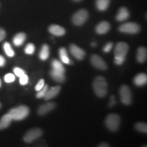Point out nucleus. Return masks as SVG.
<instances>
[{"instance_id": "nucleus-1", "label": "nucleus", "mask_w": 147, "mask_h": 147, "mask_svg": "<svg viewBox=\"0 0 147 147\" xmlns=\"http://www.w3.org/2000/svg\"><path fill=\"white\" fill-rule=\"evenodd\" d=\"M93 90L95 95L99 97H105L108 93V83L105 78L97 76L95 78L93 84Z\"/></svg>"}, {"instance_id": "nucleus-2", "label": "nucleus", "mask_w": 147, "mask_h": 147, "mask_svg": "<svg viewBox=\"0 0 147 147\" xmlns=\"http://www.w3.org/2000/svg\"><path fill=\"white\" fill-rule=\"evenodd\" d=\"M12 120L21 121L27 118L29 114V108L27 106L21 105L18 107L12 108L9 111Z\"/></svg>"}, {"instance_id": "nucleus-3", "label": "nucleus", "mask_w": 147, "mask_h": 147, "mask_svg": "<svg viewBox=\"0 0 147 147\" xmlns=\"http://www.w3.org/2000/svg\"><path fill=\"white\" fill-rule=\"evenodd\" d=\"M106 126L111 131H117L121 124V118L117 114H110L105 120Z\"/></svg>"}, {"instance_id": "nucleus-4", "label": "nucleus", "mask_w": 147, "mask_h": 147, "mask_svg": "<svg viewBox=\"0 0 147 147\" xmlns=\"http://www.w3.org/2000/svg\"><path fill=\"white\" fill-rule=\"evenodd\" d=\"M119 32L124 34H136L140 31V26L136 23L129 22L123 23L119 27Z\"/></svg>"}, {"instance_id": "nucleus-5", "label": "nucleus", "mask_w": 147, "mask_h": 147, "mask_svg": "<svg viewBox=\"0 0 147 147\" xmlns=\"http://www.w3.org/2000/svg\"><path fill=\"white\" fill-rule=\"evenodd\" d=\"M89 18V12L84 9H81L74 14L72 16V23L76 26H81L87 21Z\"/></svg>"}, {"instance_id": "nucleus-6", "label": "nucleus", "mask_w": 147, "mask_h": 147, "mask_svg": "<svg viewBox=\"0 0 147 147\" xmlns=\"http://www.w3.org/2000/svg\"><path fill=\"white\" fill-rule=\"evenodd\" d=\"M121 101L125 105H130L132 102L131 91L128 86L123 84L119 90Z\"/></svg>"}, {"instance_id": "nucleus-7", "label": "nucleus", "mask_w": 147, "mask_h": 147, "mask_svg": "<svg viewBox=\"0 0 147 147\" xmlns=\"http://www.w3.org/2000/svg\"><path fill=\"white\" fill-rule=\"evenodd\" d=\"M42 134H43L42 130L40 129V128L32 129L25 134V135L23 137V140L25 142L32 143L36 139L41 137Z\"/></svg>"}, {"instance_id": "nucleus-8", "label": "nucleus", "mask_w": 147, "mask_h": 147, "mask_svg": "<svg viewBox=\"0 0 147 147\" xmlns=\"http://www.w3.org/2000/svg\"><path fill=\"white\" fill-rule=\"evenodd\" d=\"M91 63L93 67L101 70H106L108 68L107 64L104 61V60L97 55H92L91 57Z\"/></svg>"}, {"instance_id": "nucleus-9", "label": "nucleus", "mask_w": 147, "mask_h": 147, "mask_svg": "<svg viewBox=\"0 0 147 147\" xmlns=\"http://www.w3.org/2000/svg\"><path fill=\"white\" fill-rule=\"evenodd\" d=\"M129 51V46L125 42H118L115 49V57H121L126 58Z\"/></svg>"}, {"instance_id": "nucleus-10", "label": "nucleus", "mask_w": 147, "mask_h": 147, "mask_svg": "<svg viewBox=\"0 0 147 147\" xmlns=\"http://www.w3.org/2000/svg\"><path fill=\"white\" fill-rule=\"evenodd\" d=\"M56 108V104L54 102H48L46 104H42L38 108V113L40 116H43L50 113L53 110Z\"/></svg>"}, {"instance_id": "nucleus-11", "label": "nucleus", "mask_w": 147, "mask_h": 147, "mask_svg": "<svg viewBox=\"0 0 147 147\" xmlns=\"http://www.w3.org/2000/svg\"><path fill=\"white\" fill-rule=\"evenodd\" d=\"M69 51L71 54L75 58L78 60H82L85 56V52L84 51L80 49V47L75 45H71L69 47Z\"/></svg>"}, {"instance_id": "nucleus-12", "label": "nucleus", "mask_w": 147, "mask_h": 147, "mask_svg": "<svg viewBox=\"0 0 147 147\" xmlns=\"http://www.w3.org/2000/svg\"><path fill=\"white\" fill-rule=\"evenodd\" d=\"M50 75L55 81L59 82V83L64 82L66 80L65 72H62V71L56 70V69H51V71H50Z\"/></svg>"}, {"instance_id": "nucleus-13", "label": "nucleus", "mask_w": 147, "mask_h": 147, "mask_svg": "<svg viewBox=\"0 0 147 147\" xmlns=\"http://www.w3.org/2000/svg\"><path fill=\"white\" fill-rule=\"evenodd\" d=\"M61 89V87L60 86H55V87H51L50 89L48 88L47 93H46L44 98H45V100H49L54 98L59 93Z\"/></svg>"}, {"instance_id": "nucleus-14", "label": "nucleus", "mask_w": 147, "mask_h": 147, "mask_svg": "<svg viewBox=\"0 0 147 147\" xmlns=\"http://www.w3.org/2000/svg\"><path fill=\"white\" fill-rule=\"evenodd\" d=\"M49 31L52 35L56 36H63L65 34V29L58 25H51L49 27Z\"/></svg>"}, {"instance_id": "nucleus-15", "label": "nucleus", "mask_w": 147, "mask_h": 147, "mask_svg": "<svg viewBox=\"0 0 147 147\" xmlns=\"http://www.w3.org/2000/svg\"><path fill=\"white\" fill-rule=\"evenodd\" d=\"M110 29V24L107 21H102L95 27V32L98 34H105L109 32Z\"/></svg>"}, {"instance_id": "nucleus-16", "label": "nucleus", "mask_w": 147, "mask_h": 147, "mask_svg": "<svg viewBox=\"0 0 147 147\" xmlns=\"http://www.w3.org/2000/svg\"><path fill=\"white\" fill-rule=\"evenodd\" d=\"M129 17V12L127 8H126L125 7H121L119 8L118 13L116 16V20L117 21L122 22L126 21L127 19H128Z\"/></svg>"}, {"instance_id": "nucleus-17", "label": "nucleus", "mask_w": 147, "mask_h": 147, "mask_svg": "<svg viewBox=\"0 0 147 147\" xmlns=\"http://www.w3.org/2000/svg\"><path fill=\"white\" fill-rule=\"evenodd\" d=\"M134 82L138 87L144 86L147 82V76L144 73H140L134 78Z\"/></svg>"}, {"instance_id": "nucleus-18", "label": "nucleus", "mask_w": 147, "mask_h": 147, "mask_svg": "<svg viewBox=\"0 0 147 147\" xmlns=\"http://www.w3.org/2000/svg\"><path fill=\"white\" fill-rule=\"evenodd\" d=\"M147 57V51L146 48L140 47L137 50V55H136V59L138 62L139 63H144L146 60Z\"/></svg>"}, {"instance_id": "nucleus-19", "label": "nucleus", "mask_w": 147, "mask_h": 147, "mask_svg": "<svg viewBox=\"0 0 147 147\" xmlns=\"http://www.w3.org/2000/svg\"><path fill=\"white\" fill-rule=\"evenodd\" d=\"M12 121V118L9 113L5 114L0 119V130L4 129L10 125Z\"/></svg>"}, {"instance_id": "nucleus-20", "label": "nucleus", "mask_w": 147, "mask_h": 147, "mask_svg": "<svg viewBox=\"0 0 147 147\" xmlns=\"http://www.w3.org/2000/svg\"><path fill=\"white\" fill-rule=\"evenodd\" d=\"M26 38L27 36L25 33H18L13 38V44L16 47H20L23 45Z\"/></svg>"}, {"instance_id": "nucleus-21", "label": "nucleus", "mask_w": 147, "mask_h": 147, "mask_svg": "<svg viewBox=\"0 0 147 147\" xmlns=\"http://www.w3.org/2000/svg\"><path fill=\"white\" fill-rule=\"evenodd\" d=\"M110 0H96L95 1V6L100 11H105L109 7Z\"/></svg>"}, {"instance_id": "nucleus-22", "label": "nucleus", "mask_w": 147, "mask_h": 147, "mask_svg": "<svg viewBox=\"0 0 147 147\" xmlns=\"http://www.w3.org/2000/svg\"><path fill=\"white\" fill-rule=\"evenodd\" d=\"M49 55H50V49L49 47L47 45H44L42 47L41 50L39 53V57L41 60L45 61L48 59L49 57Z\"/></svg>"}, {"instance_id": "nucleus-23", "label": "nucleus", "mask_w": 147, "mask_h": 147, "mask_svg": "<svg viewBox=\"0 0 147 147\" xmlns=\"http://www.w3.org/2000/svg\"><path fill=\"white\" fill-rule=\"evenodd\" d=\"M59 56H60V59L61 60V61L63 62V63L65 64H71L72 62L71 61L70 59H69L68 56H67V51L65 48L62 47L61 48L59 51Z\"/></svg>"}, {"instance_id": "nucleus-24", "label": "nucleus", "mask_w": 147, "mask_h": 147, "mask_svg": "<svg viewBox=\"0 0 147 147\" xmlns=\"http://www.w3.org/2000/svg\"><path fill=\"white\" fill-rule=\"evenodd\" d=\"M51 65H52L53 69H56V70L62 71V72H65V67L61 62L57 59H53L51 61Z\"/></svg>"}, {"instance_id": "nucleus-25", "label": "nucleus", "mask_w": 147, "mask_h": 147, "mask_svg": "<svg viewBox=\"0 0 147 147\" xmlns=\"http://www.w3.org/2000/svg\"><path fill=\"white\" fill-rule=\"evenodd\" d=\"M3 47L7 56H8L9 57H12L14 56L15 53H14V51L13 49H12V48L11 47L10 44L9 43V42H5V43L3 44Z\"/></svg>"}, {"instance_id": "nucleus-26", "label": "nucleus", "mask_w": 147, "mask_h": 147, "mask_svg": "<svg viewBox=\"0 0 147 147\" xmlns=\"http://www.w3.org/2000/svg\"><path fill=\"white\" fill-rule=\"evenodd\" d=\"M135 128L137 131L142 133L146 134L147 133V125L145 123L138 122L135 125Z\"/></svg>"}, {"instance_id": "nucleus-27", "label": "nucleus", "mask_w": 147, "mask_h": 147, "mask_svg": "<svg viewBox=\"0 0 147 147\" xmlns=\"http://www.w3.org/2000/svg\"><path fill=\"white\" fill-rule=\"evenodd\" d=\"M35 46L34 44L29 43L25 48V53L27 55H32L35 52Z\"/></svg>"}, {"instance_id": "nucleus-28", "label": "nucleus", "mask_w": 147, "mask_h": 147, "mask_svg": "<svg viewBox=\"0 0 147 147\" xmlns=\"http://www.w3.org/2000/svg\"><path fill=\"white\" fill-rule=\"evenodd\" d=\"M48 88H49V85L48 84H46V85L44 86V87L40 91H38V93L36 94L37 98H42V97H45Z\"/></svg>"}, {"instance_id": "nucleus-29", "label": "nucleus", "mask_w": 147, "mask_h": 147, "mask_svg": "<svg viewBox=\"0 0 147 147\" xmlns=\"http://www.w3.org/2000/svg\"><path fill=\"white\" fill-rule=\"evenodd\" d=\"M4 80L5 82H7V83H10V82H14V80H15V76H14L13 74H5L4 76Z\"/></svg>"}, {"instance_id": "nucleus-30", "label": "nucleus", "mask_w": 147, "mask_h": 147, "mask_svg": "<svg viewBox=\"0 0 147 147\" xmlns=\"http://www.w3.org/2000/svg\"><path fill=\"white\" fill-rule=\"evenodd\" d=\"M19 78H20L19 82L21 85H25V84L28 83L29 78H28V76H27L26 74H24L20 76Z\"/></svg>"}, {"instance_id": "nucleus-31", "label": "nucleus", "mask_w": 147, "mask_h": 147, "mask_svg": "<svg viewBox=\"0 0 147 147\" xmlns=\"http://www.w3.org/2000/svg\"><path fill=\"white\" fill-rule=\"evenodd\" d=\"M45 85V80H44V79H40L39 82H38V84H36V87H35V89H36V91H39L44 87V86Z\"/></svg>"}, {"instance_id": "nucleus-32", "label": "nucleus", "mask_w": 147, "mask_h": 147, "mask_svg": "<svg viewBox=\"0 0 147 147\" xmlns=\"http://www.w3.org/2000/svg\"><path fill=\"white\" fill-rule=\"evenodd\" d=\"M13 71H14V74L18 77H20L23 74H25V71H24L23 69L20 68V67H14V68L13 69Z\"/></svg>"}, {"instance_id": "nucleus-33", "label": "nucleus", "mask_w": 147, "mask_h": 147, "mask_svg": "<svg viewBox=\"0 0 147 147\" xmlns=\"http://www.w3.org/2000/svg\"><path fill=\"white\" fill-rule=\"evenodd\" d=\"M125 58L121 57H115V63L116 65H121L124 63Z\"/></svg>"}, {"instance_id": "nucleus-34", "label": "nucleus", "mask_w": 147, "mask_h": 147, "mask_svg": "<svg viewBox=\"0 0 147 147\" xmlns=\"http://www.w3.org/2000/svg\"><path fill=\"white\" fill-rule=\"evenodd\" d=\"M113 47V43L112 42H108V44L104 46V47L103 48V51H104V53H109L110 51L112 50Z\"/></svg>"}, {"instance_id": "nucleus-35", "label": "nucleus", "mask_w": 147, "mask_h": 147, "mask_svg": "<svg viewBox=\"0 0 147 147\" xmlns=\"http://www.w3.org/2000/svg\"><path fill=\"white\" fill-rule=\"evenodd\" d=\"M5 36H6L5 31L3 28H0V42H2L5 39Z\"/></svg>"}, {"instance_id": "nucleus-36", "label": "nucleus", "mask_w": 147, "mask_h": 147, "mask_svg": "<svg viewBox=\"0 0 147 147\" xmlns=\"http://www.w3.org/2000/svg\"><path fill=\"white\" fill-rule=\"evenodd\" d=\"M5 64V59L2 55H0V67H3Z\"/></svg>"}, {"instance_id": "nucleus-37", "label": "nucleus", "mask_w": 147, "mask_h": 147, "mask_svg": "<svg viewBox=\"0 0 147 147\" xmlns=\"http://www.w3.org/2000/svg\"><path fill=\"white\" fill-rule=\"evenodd\" d=\"M116 103L117 102H116L115 100H110V103H109V106L110 107H113L114 105H115Z\"/></svg>"}, {"instance_id": "nucleus-38", "label": "nucleus", "mask_w": 147, "mask_h": 147, "mask_svg": "<svg viewBox=\"0 0 147 147\" xmlns=\"http://www.w3.org/2000/svg\"><path fill=\"white\" fill-rule=\"evenodd\" d=\"M99 146L100 147H108L110 146L107 144V143H101V144L99 145Z\"/></svg>"}, {"instance_id": "nucleus-39", "label": "nucleus", "mask_w": 147, "mask_h": 147, "mask_svg": "<svg viewBox=\"0 0 147 147\" xmlns=\"http://www.w3.org/2000/svg\"><path fill=\"white\" fill-rule=\"evenodd\" d=\"M96 45H97V44L95 43V42H92V43H91V46L93 47H95Z\"/></svg>"}, {"instance_id": "nucleus-40", "label": "nucleus", "mask_w": 147, "mask_h": 147, "mask_svg": "<svg viewBox=\"0 0 147 147\" xmlns=\"http://www.w3.org/2000/svg\"><path fill=\"white\" fill-rule=\"evenodd\" d=\"M115 95H112V96L110 97V100H115Z\"/></svg>"}, {"instance_id": "nucleus-41", "label": "nucleus", "mask_w": 147, "mask_h": 147, "mask_svg": "<svg viewBox=\"0 0 147 147\" xmlns=\"http://www.w3.org/2000/svg\"><path fill=\"white\" fill-rule=\"evenodd\" d=\"M72 1H75V2H80V1H81L82 0H72Z\"/></svg>"}, {"instance_id": "nucleus-42", "label": "nucleus", "mask_w": 147, "mask_h": 147, "mask_svg": "<svg viewBox=\"0 0 147 147\" xmlns=\"http://www.w3.org/2000/svg\"><path fill=\"white\" fill-rule=\"evenodd\" d=\"M1 78H0V88H1Z\"/></svg>"}, {"instance_id": "nucleus-43", "label": "nucleus", "mask_w": 147, "mask_h": 147, "mask_svg": "<svg viewBox=\"0 0 147 147\" xmlns=\"http://www.w3.org/2000/svg\"><path fill=\"white\" fill-rule=\"evenodd\" d=\"M1 106H2V105H1V102H0V109H1Z\"/></svg>"}]
</instances>
